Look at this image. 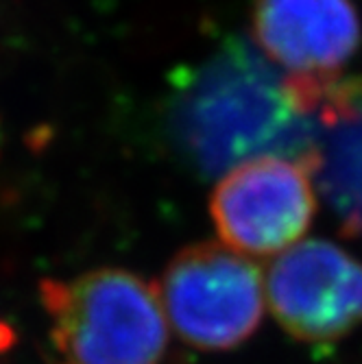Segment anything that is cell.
<instances>
[{"instance_id": "8992f818", "label": "cell", "mask_w": 362, "mask_h": 364, "mask_svg": "<svg viewBox=\"0 0 362 364\" xmlns=\"http://www.w3.org/2000/svg\"><path fill=\"white\" fill-rule=\"evenodd\" d=\"M299 109L314 120L310 168L345 236L362 240V79H290Z\"/></svg>"}, {"instance_id": "9c48e42d", "label": "cell", "mask_w": 362, "mask_h": 364, "mask_svg": "<svg viewBox=\"0 0 362 364\" xmlns=\"http://www.w3.org/2000/svg\"><path fill=\"white\" fill-rule=\"evenodd\" d=\"M59 364H61V362H59Z\"/></svg>"}, {"instance_id": "52a82bcc", "label": "cell", "mask_w": 362, "mask_h": 364, "mask_svg": "<svg viewBox=\"0 0 362 364\" xmlns=\"http://www.w3.org/2000/svg\"><path fill=\"white\" fill-rule=\"evenodd\" d=\"M253 38L290 79H327L360 46V18L351 0H255Z\"/></svg>"}, {"instance_id": "6da1fadb", "label": "cell", "mask_w": 362, "mask_h": 364, "mask_svg": "<svg viewBox=\"0 0 362 364\" xmlns=\"http://www.w3.org/2000/svg\"><path fill=\"white\" fill-rule=\"evenodd\" d=\"M169 131L190 166L212 177L265 155L310 161L316 127L286 75L234 38L175 79Z\"/></svg>"}, {"instance_id": "277c9868", "label": "cell", "mask_w": 362, "mask_h": 364, "mask_svg": "<svg viewBox=\"0 0 362 364\" xmlns=\"http://www.w3.org/2000/svg\"><path fill=\"white\" fill-rule=\"evenodd\" d=\"M316 214L310 161L284 155L249 159L220 175L210 194V218L225 247L245 257H269L299 245Z\"/></svg>"}, {"instance_id": "3957f363", "label": "cell", "mask_w": 362, "mask_h": 364, "mask_svg": "<svg viewBox=\"0 0 362 364\" xmlns=\"http://www.w3.org/2000/svg\"><path fill=\"white\" fill-rule=\"evenodd\" d=\"M155 288L173 332L201 351L240 347L257 332L267 308L265 275L223 242L181 249Z\"/></svg>"}, {"instance_id": "7a4b0ae2", "label": "cell", "mask_w": 362, "mask_h": 364, "mask_svg": "<svg viewBox=\"0 0 362 364\" xmlns=\"http://www.w3.org/2000/svg\"><path fill=\"white\" fill-rule=\"evenodd\" d=\"M40 304L61 364H161L169 318L155 284L127 269L44 279Z\"/></svg>"}, {"instance_id": "5b68a950", "label": "cell", "mask_w": 362, "mask_h": 364, "mask_svg": "<svg viewBox=\"0 0 362 364\" xmlns=\"http://www.w3.org/2000/svg\"><path fill=\"white\" fill-rule=\"evenodd\" d=\"M265 296L288 336L336 345L362 325V262L334 242L304 240L271 262Z\"/></svg>"}, {"instance_id": "ba28073f", "label": "cell", "mask_w": 362, "mask_h": 364, "mask_svg": "<svg viewBox=\"0 0 362 364\" xmlns=\"http://www.w3.org/2000/svg\"><path fill=\"white\" fill-rule=\"evenodd\" d=\"M16 343V334H14V329L5 323V321H0V360H3L7 355V351L14 347Z\"/></svg>"}]
</instances>
